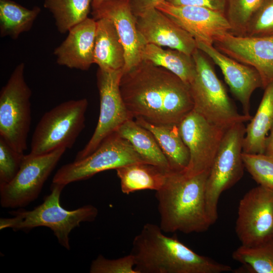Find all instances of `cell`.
<instances>
[{"label":"cell","mask_w":273,"mask_h":273,"mask_svg":"<svg viewBox=\"0 0 273 273\" xmlns=\"http://www.w3.org/2000/svg\"><path fill=\"white\" fill-rule=\"evenodd\" d=\"M256 113L246 127L243 152L264 153L267 133L273 124V83L264 88Z\"/></svg>","instance_id":"7402d4cb"},{"label":"cell","mask_w":273,"mask_h":273,"mask_svg":"<svg viewBox=\"0 0 273 273\" xmlns=\"http://www.w3.org/2000/svg\"><path fill=\"white\" fill-rule=\"evenodd\" d=\"M119 88L131 117L153 124L178 125L194 108L190 85L148 61L123 73Z\"/></svg>","instance_id":"6da1fadb"},{"label":"cell","mask_w":273,"mask_h":273,"mask_svg":"<svg viewBox=\"0 0 273 273\" xmlns=\"http://www.w3.org/2000/svg\"><path fill=\"white\" fill-rule=\"evenodd\" d=\"M242 157L245 168L256 183L273 191V157L244 152Z\"/></svg>","instance_id":"f546056e"},{"label":"cell","mask_w":273,"mask_h":273,"mask_svg":"<svg viewBox=\"0 0 273 273\" xmlns=\"http://www.w3.org/2000/svg\"><path fill=\"white\" fill-rule=\"evenodd\" d=\"M192 56L196 67L195 76L190 85L193 110L211 123L226 129L236 124L250 120L251 115L237 111L209 57L199 49Z\"/></svg>","instance_id":"5b68a950"},{"label":"cell","mask_w":273,"mask_h":273,"mask_svg":"<svg viewBox=\"0 0 273 273\" xmlns=\"http://www.w3.org/2000/svg\"><path fill=\"white\" fill-rule=\"evenodd\" d=\"M90 273H136L131 254L116 259H108L101 254L92 261Z\"/></svg>","instance_id":"d6a6232c"},{"label":"cell","mask_w":273,"mask_h":273,"mask_svg":"<svg viewBox=\"0 0 273 273\" xmlns=\"http://www.w3.org/2000/svg\"><path fill=\"white\" fill-rule=\"evenodd\" d=\"M24 63L14 69L0 92V137L24 153L31 122L32 92L24 78Z\"/></svg>","instance_id":"ba28073f"},{"label":"cell","mask_w":273,"mask_h":273,"mask_svg":"<svg viewBox=\"0 0 273 273\" xmlns=\"http://www.w3.org/2000/svg\"><path fill=\"white\" fill-rule=\"evenodd\" d=\"M175 6H196L206 8L224 14L225 0H165Z\"/></svg>","instance_id":"836d02e7"},{"label":"cell","mask_w":273,"mask_h":273,"mask_svg":"<svg viewBox=\"0 0 273 273\" xmlns=\"http://www.w3.org/2000/svg\"><path fill=\"white\" fill-rule=\"evenodd\" d=\"M143 60L168 70L189 85L195 76L196 67L192 55L177 50H164L160 46L147 44Z\"/></svg>","instance_id":"d4e9b609"},{"label":"cell","mask_w":273,"mask_h":273,"mask_svg":"<svg viewBox=\"0 0 273 273\" xmlns=\"http://www.w3.org/2000/svg\"><path fill=\"white\" fill-rule=\"evenodd\" d=\"M232 257L242 264L234 272L273 273V239L255 246L241 245Z\"/></svg>","instance_id":"4316f807"},{"label":"cell","mask_w":273,"mask_h":273,"mask_svg":"<svg viewBox=\"0 0 273 273\" xmlns=\"http://www.w3.org/2000/svg\"><path fill=\"white\" fill-rule=\"evenodd\" d=\"M165 0H129L131 8L136 16L144 12L155 8L160 2Z\"/></svg>","instance_id":"e575fe53"},{"label":"cell","mask_w":273,"mask_h":273,"mask_svg":"<svg viewBox=\"0 0 273 273\" xmlns=\"http://www.w3.org/2000/svg\"><path fill=\"white\" fill-rule=\"evenodd\" d=\"M85 98L63 102L45 113L33 132L30 153L39 155L70 149L85 127Z\"/></svg>","instance_id":"8992f818"},{"label":"cell","mask_w":273,"mask_h":273,"mask_svg":"<svg viewBox=\"0 0 273 273\" xmlns=\"http://www.w3.org/2000/svg\"><path fill=\"white\" fill-rule=\"evenodd\" d=\"M97 23L87 17L68 31V34L54 52L57 63L69 68L87 70L94 63Z\"/></svg>","instance_id":"d6986e66"},{"label":"cell","mask_w":273,"mask_h":273,"mask_svg":"<svg viewBox=\"0 0 273 273\" xmlns=\"http://www.w3.org/2000/svg\"><path fill=\"white\" fill-rule=\"evenodd\" d=\"M123 73V70L112 71L99 68L97 73L100 101L98 121L91 138L78 152L74 161L90 155L123 123L133 119L124 104L120 90L119 84Z\"/></svg>","instance_id":"8fae6325"},{"label":"cell","mask_w":273,"mask_h":273,"mask_svg":"<svg viewBox=\"0 0 273 273\" xmlns=\"http://www.w3.org/2000/svg\"><path fill=\"white\" fill-rule=\"evenodd\" d=\"M40 12L37 6L27 9L11 0H0V35L17 39L29 31Z\"/></svg>","instance_id":"484cf974"},{"label":"cell","mask_w":273,"mask_h":273,"mask_svg":"<svg viewBox=\"0 0 273 273\" xmlns=\"http://www.w3.org/2000/svg\"><path fill=\"white\" fill-rule=\"evenodd\" d=\"M96 20L94 63L103 70H123L125 65V51L115 27L108 19Z\"/></svg>","instance_id":"ffe728a7"},{"label":"cell","mask_w":273,"mask_h":273,"mask_svg":"<svg viewBox=\"0 0 273 273\" xmlns=\"http://www.w3.org/2000/svg\"><path fill=\"white\" fill-rule=\"evenodd\" d=\"M115 132L129 142L145 162L170 171L168 161L153 134L133 119L125 121Z\"/></svg>","instance_id":"cb8c5ba5"},{"label":"cell","mask_w":273,"mask_h":273,"mask_svg":"<svg viewBox=\"0 0 273 273\" xmlns=\"http://www.w3.org/2000/svg\"><path fill=\"white\" fill-rule=\"evenodd\" d=\"M243 36L273 37V0L261 1Z\"/></svg>","instance_id":"4dcf8cb0"},{"label":"cell","mask_w":273,"mask_h":273,"mask_svg":"<svg viewBox=\"0 0 273 273\" xmlns=\"http://www.w3.org/2000/svg\"><path fill=\"white\" fill-rule=\"evenodd\" d=\"M93 18H106L113 24L125 51V73L143 61L145 44L136 26V17L132 12L129 0H104L93 10Z\"/></svg>","instance_id":"2e32d148"},{"label":"cell","mask_w":273,"mask_h":273,"mask_svg":"<svg viewBox=\"0 0 273 273\" xmlns=\"http://www.w3.org/2000/svg\"><path fill=\"white\" fill-rule=\"evenodd\" d=\"M197 48L220 69L225 82L240 102L244 114L249 113L250 99L255 90L262 87L261 77L252 67L240 63L222 54L213 45L197 42Z\"/></svg>","instance_id":"ac0fdd59"},{"label":"cell","mask_w":273,"mask_h":273,"mask_svg":"<svg viewBox=\"0 0 273 273\" xmlns=\"http://www.w3.org/2000/svg\"><path fill=\"white\" fill-rule=\"evenodd\" d=\"M213 46L222 54L253 67L264 89L273 83V37H248L227 32L215 37Z\"/></svg>","instance_id":"5bb4252c"},{"label":"cell","mask_w":273,"mask_h":273,"mask_svg":"<svg viewBox=\"0 0 273 273\" xmlns=\"http://www.w3.org/2000/svg\"><path fill=\"white\" fill-rule=\"evenodd\" d=\"M262 0H225L224 15L231 26L230 33L244 36L252 15Z\"/></svg>","instance_id":"f1b7e54d"},{"label":"cell","mask_w":273,"mask_h":273,"mask_svg":"<svg viewBox=\"0 0 273 273\" xmlns=\"http://www.w3.org/2000/svg\"><path fill=\"white\" fill-rule=\"evenodd\" d=\"M159 225H144L134 238L130 252L136 273H221L228 265L197 254L177 238L164 235Z\"/></svg>","instance_id":"7a4b0ae2"},{"label":"cell","mask_w":273,"mask_h":273,"mask_svg":"<svg viewBox=\"0 0 273 273\" xmlns=\"http://www.w3.org/2000/svg\"><path fill=\"white\" fill-rule=\"evenodd\" d=\"M235 231L241 245L255 246L273 239V191L260 186L240 200Z\"/></svg>","instance_id":"4fadbf2b"},{"label":"cell","mask_w":273,"mask_h":273,"mask_svg":"<svg viewBox=\"0 0 273 273\" xmlns=\"http://www.w3.org/2000/svg\"><path fill=\"white\" fill-rule=\"evenodd\" d=\"M140 162H145L128 141L115 132L104 139L87 157L61 167L52 183L66 186L72 182L88 179L103 171L115 170Z\"/></svg>","instance_id":"9c48e42d"},{"label":"cell","mask_w":273,"mask_h":273,"mask_svg":"<svg viewBox=\"0 0 273 273\" xmlns=\"http://www.w3.org/2000/svg\"><path fill=\"white\" fill-rule=\"evenodd\" d=\"M115 170L121 191L127 195L144 190H158L163 186L169 171L145 162L128 164Z\"/></svg>","instance_id":"603a6c76"},{"label":"cell","mask_w":273,"mask_h":273,"mask_svg":"<svg viewBox=\"0 0 273 273\" xmlns=\"http://www.w3.org/2000/svg\"><path fill=\"white\" fill-rule=\"evenodd\" d=\"M66 149L61 147L42 155H25L14 178L9 183L0 184L2 207L22 208L37 199Z\"/></svg>","instance_id":"30bf717a"},{"label":"cell","mask_w":273,"mask_h":273,"mask_svg":"<svg viewBox=\"0 0 273 273\" xmlns=\"http://www.w3.org/2000/svg\"><path fill=\"white\" fill-rule=\"evenodd\" d=\"M269 131L265 141L264 153L273 157V124Z\"/></svg>","instance_id":"d590c367"},{"label":"cell","mask_w":273,"mask_h":273,"mask_svg":"<svg viewBox=\"0 0 273 273\" xmlns=\"http://www.w3.org/2000/svg\"><path fill=\"white\" fill-rule=\"evenodd\" d=\"M245 133L244 123L229 128L210 168L205 197L206 212L212 225L218 218L217 207L221 193L234 186L243 176L245 166L242 154Z\"/></svg>","instance_id":"52a82bcc"},{"label":"cell","mask_w":273,"mask_h":273,"mask_svg":"<svg viewBox=\"0 0 273 273\" xmlns=\"http://www.w3.org/2000/svg\"><path fill=\"white\" fill-rule=\"evenodd\" d=\"M136 26L145 44L167 47L192 55L198 49L194 37L156 8L136 16Z\"/></svg>","instance_id":"e0dca14e"},{"label":"cell","mask_w":273,"mask_h":273,"mask_svg":"<svg viewBox=\"0 0 273 273\" xmlns=\"http://www.w3.org/2000/svg\"><path fill=\"white\" fill-rule=\"evenodd\" d=\"M135 120L153 134L168 161L170 171L183 172L189 164L190 153L178 125H156L139 117Z\"/></svg>","instance_id":"44dd1931"},{"label":"cell","mask_w":273,"mask_h":273,"mask_svg":"<svg viewBox=\"0 0 273 273\" xmlns=\"http://www.w3.org/2000/svg\"><path fill=\"white\" fill-rule=\"evenodd\" d=\"M93 0H45L44 7L52 14L58 31L69 30L87 18Z\"/></svg>","instance_id":"83f0119b"},{"label":"cell","mask_w":273,"mask_h":273,"mask_svg":"<svg viewBox=\"0 0 273 273\" xmlns=\"http://www.w3.org/2000/svg\"><path fill=\"white\" fill-rule=\"evenodd\" d=\"M209 172L188 176L169 171L156 191L159 226L164 233H202L212 225L205 206V186Z\"/></svg>","instance_id":"3957f363"},{"label":"cell","mask_w":273,"mask_h":273,"mask_svg":"<svg viewBox=\"0 0 273 273\" xmlns=\"http://www.w3.org/2000/svg\"><path fill=\"white\" fill-rule=\"evenodd\" d=\"M155 8L190 33L197 42L213 45L216 37L231 31L224 14L219 12L200 7L175 6L165 1Z\"/></svg>","instance_id":"9a60e30c"},{"label":"cell","mask_w":273,"mask_h":273,"mask_svg":"<svg viewBox=\"0 0 273 273\" xmlns=\"http://www.w3.org/2000/svg\"><path fill=\"white\" fill-rule=\"evenodd\" d=\"M65 186L53 183L51 193L43 202L31 210L19 209L10 213V218L0 219V229L12 228L14 231H27L39 226L52 230L59 243L69 250V234L83 222L94 221L98 210L92 205H86L73 210H68L60 205L61 193Z\"/></svg>","instance_id":"277c9868"},{"label":"cell","mask_w":273,"mask_h":273,"mask_svg":"<svg viewBox=\"0 0 273 273\" xmlns=\"http://www.w3.org/2000/svg\"><path fill=\"white\" fill-rule=\"evenodd\" d=\"M24 155L13 149L0 137V184L9 183L14 178Z\"/></svg>","instance_id":"1f68e13d"},{"label":"cell","mask_w":273,"mask_h":273,"mask_svg":"<svg viewBox=\"0 0 273 273\" xmlns=\"http://www.w3.org/2000/svg\"><path fill=\"white\" fill-rule=\"evenodd\" d=\"M104 1V0H93L92 3V7L93 10H94L98 8Z\"/></svg>","instance_id":"8d00e7d4"},{"label":"cell","mask_w":273,"mask_h":273,"mask_svg":"<svg viewBox=\"0 0 273 273\" xmlns=\"http://www.w3.org/2000/svg\"><path fill=\"white\" fill-rule=\"evenodd\" d=\"M178 126L190 153L189 163L183 173L192 176L210 172L228 129L211 123L194 110Z\"/></svg>","instance_id":"7c38bea8"}]
</instances>
